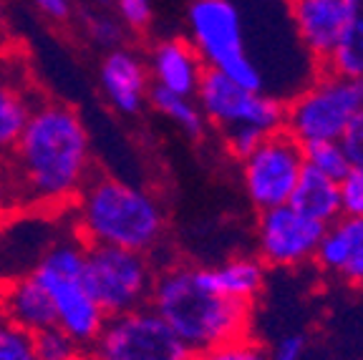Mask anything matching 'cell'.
<instances>
[{"instance_id":"cell-1","label":"cell","mask_w":363,"mask_h":360,"mask_svg":"<svg viewBox=\"0 0 363 360\" xmlns=\"http://www.w3.org/2000/svg\"><path fill=\"white\" fill-rule=\"evenodd\" d=\"M3 176L16 207L53 209L71 204L94 176V144L84 116L71 103H33L8 152Z\"/></svg>"},{"instance_id":"cell-2","label":"cell","mask_w":363,"mask_h":360,"mask_svg":"<svg viewBox=\"0 0 363 360\" xmlns=\"http://www.w3.org/2000/svg\"><path fill=\"white\" fill-rule=\"evenodd\" d=\"M74 235L84 244H106L149 257L164 244L167 209L152 189L94 171L74 202Z\"/></svg>"},{"instance_id":"cell-3","label":"cell","mask_w":363,"mask_h":360,"mask_svg":"<svg viewBox=\"0 0 363 360\" xmlns=\"http://www.w3.org/2000/svg\"><path fill=\"white\" fill-rule=\"evenodd\" d=\"M149 305L192 353L238 340L250 332V305L222 295L204 265L159 267Z\"/></svg>"},{"instance_id":"cell-4","label":"cell","mask_w":363,"mask_h":360,"mask_svg":"<svg viewBox=\"0 0 363 360\" xmlns=\"http://www.w3.org/2000/svg\"><path fill=\"white\" fill-rule=\"evenodd\" d=\"M84 267L86 244L76 235H71L45 244L33 262L30 275L51 300L56 325L89 353L106 322V313L91 295Z\"/></svg>"},{"instance_id":"cell-5","label":"cell","mask_w":363,"mask_h":360,"mask_svg":"<svg viewBox=\"0 0 363 360\" xmlns=\"http://www.w3.org/2000/svg\"><path fill=\"white\" fill-rule=\"evenodd\" d=\"M187 40L210 71L230 76L255 91H267V81L250 53L245 16L235 0H189Z\"/></svg>"},{"instance_id":"cell-6","label":"cell","mask_w":363,"mask_h":360,"mask_svg":"<svg viewBox=\"0 0 363 360\" xmlns=\"http://www.w3.org/2000/svg\"><path fill=\"white\" fill-rule=\"evenodd\" d=\"M361 108L363 79L340 76L325 68L285 101L283 129L303 147L313 141H340Z\"/></svg>"},{"instance_id":"cell-7","label":"cell","mask_w":363,"mask_h":360,"mask_svg":"<svg viewBox=\"0 0 363 360\" xmlns=\"http://www.w3.org/2000/svg\"><path fill=\"white\" fill-rule=\"evenodd\" d=\"M157 259L106 244H86V285L106 317L149 305Z\"/></svg>"},{"instance_id":"cell-8","label":"cell","mask_w":363,"mask_h":360,"mask_svg":"<svg viewBox=\"0 0 363 360\" xmlns=\"http://www.w3.org/2000/svg\"><path fill=\"white\" fill-rule=\"evenodd\" d=\"M94 360H189L192 350L154 313L152 305L111 315L89 348Z\"/></svg>"},{"instance_id":"cell-9","label":"cell","mask_w":363,"mask_h":360,"mask_svg":"<svg viewBox=\"0 0 363 360\" xmlns=\"http://www.w3.org/2000/svg\"><path fill=\"white\" fill-rule=\"evenodd\" d=\"M199 108H202L207 124L220 131L238 129H257L262 134L283 129L285 101L267 91H255L238 84L220 71H204L199 89L194 94Z\"/></svg>"},{"instance_id":"cell-10","label":"cell","mask_w":363,"mask_h":360,"mask_svg":"<svg viewBox=\"0 0 363 360\" xmlns=\"http://www.w3.org/2000/svg\"><path fill=\"white\" fill-rule=\"evenodd\" d=\"M303 169V144H298L285 129L267 134L247 157L240 159V179L247 202L257 212L288 204Z\"/></svg>"},{"instance_id":"cell-11","label":"cell","mask_w":363,"mask_h":360,"mask_svg":"<svg viewBox=\"0 0 363 360\" xmlns=\"http://www.w3.org/2000/svg\"><path fill=\"white\" fill-rule=\"evenodd\" d=\"M325 227L328 225L303 214L293 204L262 209L257 212L255 222L257 257L265 267H275V270L306 265L315 257Z\"/></svg>"},{"instance_id":"cell-12","label":"cell","mask_w":363,"mask_h":360,"mask_svg":"<svg viewBox=\"0 0 363 360\" xmlns=\"http://www.w3.org/2000/svg\"><path fill=\"white\" fill-rule=\"evenodd\" d=\"M99 86L106 103L119 116H136L149 106V79L147 58L131 45H119L104 53L99 63Z\"/></svg>"},{"instance_id":"cell-13","label":"cell","mask_w":363,"mask_h":360,"mask_svg":"<svg viewBox=\"0 0 363 360\" xmlns=\"http://www.w3.org/2000/svg\"><path fill=\"white\" fill-rule=\"evenodd\" d=\"M288 16L303 51L325 66L343 28V0H288Z\"/></svg>"},{"instance_id":"cell-14","label":"cell","mask_w":363,"mask_h":360,"mask_svg":"<svg viewBox=\"0 0 363 360\" xmlns=\"http://www.w3.org/2000/svg\"><path fill=\"white\" fill-rule=\"evenodd\" d=\"M149 79L154 89H164L179 96H194L207 66L187 38H162L147 56Z\"/></svg>"},{"instance_id":"cell-15","label":"cell","mask_w":363,"mask_h":360,"mask_svg":"<svg viewBox=\"0 0 363 360\" xmlns=\"http://www.w3.org/2000/svg\"><path fill=\"white\" fill-rule=\"evenodd\" d=\"M318 267L348 285H363V217H338L315 249Z\"/></svg>"},{"instance_id":"cell-16","label":"cell","mask_w":363,"mask_h":360,"mask_svg":"<svg viewBox=\"0 0 363 360\" xmlns=\"http://www.w3.org/2000/svg\"><path fill=\"white\" fill-rule=\"evenodd\" d=\"M0 315L28 330L30 335L48 325H56L51 300L30 272L18 275L0 290Z\"/></svg>"},{"instance_id":"cell-17","label":"cell","mask_w":363,"mask_h":360,"mask_svg":"<svg viewBox=\"0 0 363 360\" xmlns=\"http://www.w3.org/2000/svg\"><path fill=\"white\" fill-rule=\"evenodd\" d=\"M204 272L222 295L247 305H252V300L262 293L267 277V267L257 254H235L217 265H204Z\"/></svg>"},{"instance_id":"cell-18","label":"cell","mask_w":363,"mask_h":360,"mask_svg":"<svg viewBox=\"0 0 363 360\" xmlns=\"http://www.w3.org/2000/svg\"><path fill=\"white\" fill-rule=\"evenodd\" d=\"M288 204H293L295 209H301L303 214H308L313 220L330 225L340 217L338 181L306 167Z\"/></svg>"},{"instance_id":"cell-19","label":"cell","mask_w":363,"mask_h":360,"mask_svg":"<svg viewBox=\"0 0 363 360\" xmlns=\"http://www.w3.org/2000/svg\"><path fill=\"white\" fill-rule=\"evenodd\" d=\"M343 28L333 53L325 61V68L340 76L363 79V0H343Z\"/></svg>"},{"instance_id":"cell-20","label":"cell","mask_w":363,"mask_h":360,"mask_svg":"<svg viewBox=\"0 0 363 360\" xmlns=\"http://www.w3.org/2000/svg\"><path fill=\"white\" fill-rule=\"evenodd\" d=\"M30 111H33V99L28 89L8 71H0V154L11 152Z\"/></svg>"},{"instance_id":"cell-21","label":"cell","mask_w":363,"mask_h":360,"mask_svg":"<svg viewBox=\"0 0 363 360\" xmlns=\"http://www.w3.org/2000/svg\"><path fill=\"white\" fill-rule=\"evenodd\" d=\"M149 106L162 118H167L172 126H177L184 136H189V139L204 136V131L210 126L194 96H179L152 86V91H149Z\"/></svg>"},{"instance_id":"cell-22","label":"cell","mask_w":363,"mask_h":360,"mask_svg":"<svg viewBox=\"0 0 363 360\" xmlns=\"http://www.w3.org/2000/svg\"><path fill=\"white\" fill-rule=\"evenodd\" d=\"M303 157H306V167H311V169L320 171V174L330 176L335 181L353 167L348 162V154L340 141H313V144H306Z\"/></svg>"},{"instance_id":"cell-23","label":"cell","mask_w":363,"mask_h":360,"mask_svg":"<svg viewBox=\"0 0 363 360\" xmlns=\"http://www.w3.org/2000/svg\"><path fill=\"white\" fill-rule=\"evenodd\" d=\"M33 348L38 360H84L86 350L76 343L66 330L58 325H48L33 332Z\"/></svg>"},{"instance_id":"cell-24","label":"cell","mask_w":363,"mask_h":360,"mask_svg":"<svg viewBox=\"0 0 363 360\" xmlns=\"http://www.w3.org/2000/svg\"><path fill=\"white\" fill-rule=\"evenodd\" d=\"M84 33L91 45H96V48H101V51L106 53V51H111V48L124 45L129 30L121 26V21L113 16V13L91 11L84 16Z\"/></svg>"},{"instance_id":"cell-25","label":"cell","mask_w":363,"mask_h":360,"mask_svg":"<svg viewBox=\"0 0 363 360\" xmlns=\"http://www.w3.org/2000/svg\"><path fill=\"white\" fill-rule=\"evenodd\" d=\"M0 360H38L33 335L0 315Z\"/></svg>"},{"instance_id":"cell-26","label":"cell","mask_w":363,"mask_h":360,"mask_svg":"<svg viewBox=\"0 0 363 360\" xmlns=\"http://www.w3.org/2000/svg\"><path fill=\"white\" fill-rule=\"evenodd\" d=\"M189 360H270V358H267V350L257 340L242 335V338L230 340V343L192 353Z\"/></svg>"},{"instance_id":"cell-27","label":"cell","mask_w":363,"mask_h":360,"mask_svg":"<svg viewBox=\"0 0 363 360\" xmlns=\"http://www.w3.org/2000/svg\"><path fill=\"white\" fill-rule=\"evenodd\" d=\"M111 6L129 33H147L152 28L157 0H111Z\"/></svg>"},{"instance_id":"cell-28","label":"cell","mask_w":363,"mask_h":360,"mask_svg":"<svg viewBox=\"0 0 363 360\" xmlns=\"http://www.w3.org/2000/svg\"><path fill=\"white\" fill-rule=\"evenodd\" d=\"M340 217H363V167H351L338 179Z\"/></svg>"},{"instance_id":"cell-29","label":"cell","mask_w":363,"mask_h":360,"mask_svg":"<svg viewBox=\"0 0 363 360\" xmlns=\"http://www.w3.org/2000/svg\"><path fill=\"white\" fill-rule=\"evenodd\" d=\"M265 136L267 134H262V131H257V129H247V126H238V129L222 131V139H225L227 152L233 154L238 162L247 157V154L252 152V149H255Z\"/></svg>"},{"instance_id":"cell-30","label":"cell","mask_w":363,"mask_h":360,"mask_svg":"<svg viewBox=\"0 0 363 360\" xmlns=\"http://www.w3.org/2000/svg\"><path fill=\"white\" fill-rule=\"evenodd\" d=\"M308 340L303 332H285L275 340L272 350L267 353L270 360H306Z\"/></svg>"},{"instance_id":"cell-31","label":"cell","mask_w":363,"mask_h":360,"mask_svg":"<svg viewBox=\"0 0 363 360\" xmlns=\"http://www.w3.org/2000/svg\"><path fill=\"white\" fill-rule=\"evenodd\" d=\"M340 144H343V149H346L348 162H351L353 167H363V108L353 116L348 129L343 131Z\"/></svg>"},{"instance_id":"cell-32","label":"cell","mask_w":363,"mask_h":360,"mask_svg":"<svg viewBox=\"0 0 363 360\" xmlns=\"http://www.w3.org/2000/svg\"><path fill=\"white\" fill-rule=\"evenodd\" d=\"M30 6H33L45 21L58 23V26L68 23L76 13L74 0H30Z\"/></svg>"},{"instance_id":"cell-33","label":"cell","mask_w":363,"mask_h":360,"mask_svg":"<svg viewBox=\"0 0 363 360\" xmlns=\"http://www.w3.org/2000/svg\"><path fill=\"white\" fill-rule=\"evenodd\" d=\"M13 207H16V202H13V194H11V189H8L6 176L0 171V227L6 225L8 214L13 212Z\"/></svg>"},{"instance_id":"cell-34","label":"cell","mask_w":363,"mask_h":360,"mask_svg":"<svg viewBox=\"0 0 363 360\" xmlns=\"http://www.w3.org/2000/svg\"><path fill=\"white\" fill-rule=\"evenodd\" d=\"M6 35H8V18H6V11H3V3H0V48L6 43Z\"/></svg>"},{"instance_id":"cell-35","label":"cell","mask_w":363,"mask_h":360,"mask_svg":"<svg viewBox=\"0 0 363 360\" xmlns=\"http://www.w3.org/2000/svg\"><path fill=\"white\" fill-rule=\"evenodd\" d=\"M94 3H96L99 8H104V6H111V0H94Z\"/></svg>"},{"instance_id":"cell-36","label":"cell","mask_w":363,"mask_h":360,"mask_svg":"<svg viewBox=\"0 0 363 360\" xmlns=\"http://www.w3.org/2000/svg\"><path fill=\"white\" fill-rule=\"evenodd\" d=\"M0 171H3V159H0Z\"/></svg>"},{"instance_id":"cell-37","label":"cell","mask_w":363,"mask_h":360,"mask_svg":"<svg viewBox=\"0 0 363 360\" xmlns=\"http://www.w3.org/2000/svg\"><path fill=\"white\" fill-rule=\"evenodd\" d=\"M84 360H94V358H91V355H89V358H84Z\"/></svg>"}]
</instances>
